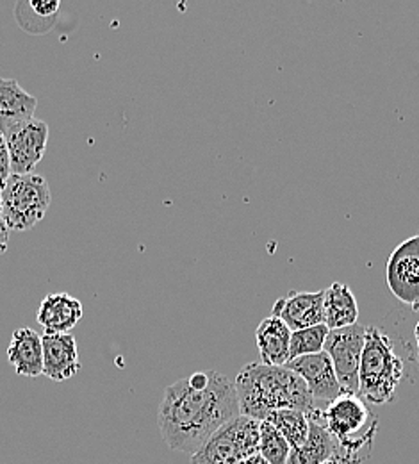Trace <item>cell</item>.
I'll return each mask as SVG.
<instances>
[{
  "label": "cell",
  "mask_w": 419,
  "mask_h": 464,
  "mask_svg": "<svg viewBox=\"0 0 419 464\" xmlns=\"http://www.w3.org/2000/svg\"><path fill=\"white\" fill-rule=\"evenodd\" d=\"M2 220L9 231L25 232L36 227L47 215L52 193L45 177L11 174L0 191Z\"/></svg>",
  "instance_id": "5b68a950"
},
{
  "label": "cell",
  "mask_w": 419,
  "mask_h": 464,
  "mask_svg": "<svg viewBox=\"0 0 419 464\" xmlns=\"http://www.w3.org/2000/svg\"><path fill=\"white\" fill-rule=\"evenodd\" d=\"M404 379V361L393 340L378 327H366L360 353L359 395L376 406L387 404Z\"/></svg>",
  "instance_id": "277c9868"
},
{
  "label": "cell",
  "mask_w": 419,
  "mask_h": 464,
  "mask_svg": "<svg viewBox=\"0 0 419 464\" xmlns=\"http://www.w3.org/2000/svg\"><path fill=\"white\" fill-rule=\"evenodd\" d=\"M11 177V163H9V152L4 136L0 134V191L5 186L7 179Z\"/></svg>",
  "instance_id": "603a6c76"
},
{
  "label": "cell",
  "mask_w": 419,
  "mask_h": 464,
  "mask_svg": "<svg viewBox=\"0 0 419 464\" xmlns=\"http://www.w3.org/2000/svg\"><path fill=\"white\" fill-rule=\"evenodd\" d=\"M364 336L366 327L356 324L330 331L323 347V352H327L332 361L339 386L347 395H359V364Z\"/></svg>",
  "instance_id": "52a82bcc"
},
{
  "label": "cell",
  "mask_w": 419,
  "mask_h": 464,
  "mask_svg": "<svg viewBox=\"0 0 419 464\" xmlns=\"http://www.w3.org/2000/svg\"><path fill=\"white\" fill-rule=\"evenodd\" d=\"M82 314L84 309L79 298L68 293H51L42 300L36 320L45 334H71Z\"/></svg>",
  "instance_id": "4fadbf2b"
},
{
  "label": "cell",
  "mask_w": 419,
  "mask_h": 464,
  "mask_svg": "<svg viewBox=\"0 0 419 464\" xmlns=\"http://www.w3.org/2000/svg\"><path fill=\"white\" fill-rule=\"evenodd\" d=\"M240 464H270L261 454H255V456H250V458H246L244 461H241Z\"/></svg>",
  "instance_id": "d4e9b609"
},
{
  "label": "cell",
  "mask_w": 419,
  "mask_h": 464,
  "mask_svg": "<svg viewBox=\"0 0 419 464\" xmlns=\"http://www.w3.org/2000/svg\"><path fill=\"white\" fill-rule=\"evenodd\" d=\"M291 372H295L300 379L307 384V390L316 402L330 404L338 397L343 395V390L339 386V381L336 377L334 366L327 352L303 355L299 359H293L286 364Z\"/></svg>",
  "instance_id": "30bf717a"
},
{
  "label": "cell",
  "mask_w": 419,
  "mask_h": 464,
  "mask_svg": "<svg viewBox=\"0 0 419 464\" xmlns=\"http://www.w3.org/2000/svg\"><path fill=\"white\" fill-rule=\"evenodd\" d=\"M7 245H9V229L5 227V224L0 217V256L7 250Z\"/></svg>",
  "instance_id": "cb8c5ba5"
},
{
  "label": "cell",
  "mask_w": 419,
  "mask_h": 464,
  "mask_svg": "<svg viewBox=\"0 0 419 464\" xmlns=\"http://www.w3.org/2000/svg\"><path fill=\"white\" fill-rule=\"evenodd\" d=\"M323 314L329 331L356 325L359 320V305L354 291L343 283H332L323 291Z\"/></svg>",
  "instance_id": "ac0fdd59"
},
{
  "label": "cell",
  "mask_w": 419,
  "mask_h": 464,
  "mask_svg": "<svg viewBox=\"0 0 419 464\" xmlns=\"http://www.w3.org/2000/svg\"><path fill=\"white\" fill-rule=\"evenodd\" d=\"M268 423H271L281 434L282 438L288 441V445L291 449H299L307 436H309V418L307 412L299 411V409H281V411H273L268 418Z\"/></svg>",
  "instance_id": "d6986e66"
},
{
  "label": "cell",
  "mask_w": 419,
  "mask_h": 464,
  "mask_svg": "<svg viewBox=\"0 0 419 464\" xmlns=\"http://www.w3.org/2000/svg\"><path fill=\"white\" fill-rule=\"evenodd\" d=\"M259 425L243 414L233 418L191 456V464H240L259 454Z\"/></svg>",
  "instance_id": "8992f818"
},
{
  "label": "cell",
  "mask_w": 419,
  "mask_h": 464,
  "mask_svg": "<svg viewBox=\"0 0 419 464\" xmlns=\"http://www.w3.org/2000/svg\"><path fill=\"white\" fill-rule=\"evenodd\" d=\"M38 99L29 95L16 79H0V134L11 127L33 120Z\"/></svg>",
  "instance_id": "e0dca14e"
},
{
  "label": "cell",
  "mask_w": 419,
  "mask_h": 464,
  "mask_svg": "<svg viewBox=\"0 0 419 464\" xmlns=\"http://www.w3.org/2000/svg\"><path fill=\"white\" fill-rule=\"evenodd\" d=\"M0 215H2V197H0Z\"/></svg>",
  "instance_id": "f1b7e54d"
},
{
  "label": "cell",
  "mask_w": 419,
  "mask_h": 464,
  "mask_svg": "<svg viewBox=\"0 0 419 464\" xmlns=\"http://www.w3.org/2000/svg\"><path fill=\"white\" fill-rule=\"evenodd\" d=\"M27 7L40 18H54L60 11V2L56 0H31Z\"/></svg>",
  "instance_id": "7402d4cb"
},
{
  "label": "cell",
  "mask_w": 419,
  "mask_h": 464,
  "mask_svg": "<svg viewBox=\"0 0 419 464\" xmlns=\"http://www.w3.org/2000/svg\"><path fill=\"white\" fill-rule=\"evenodd\" d=\"M413 309H414V311H416V313H419V302H418V304H416V305H413Z\"/></svg>",
  "instance_id": "83f0119b"
},
{
  "label": "cell",
  "mask_w": 419,
  "mask_h": 464,
  "mask_svg": "<svg viewBox=\"0 0 419 464\" xmlns=\"http://www.w3.org/2000/svg\"><path fill=\"white\" fill-rule=\"evenodd\" d=\"M329 327L325 324L301 329L291 333V342H290V359H299L303 355H312L323 352L327 336H329Z\"/></svg>",
  "instance_id": "44dd1931"
},
{
  "label": "cell",
  "mask_w": 419,
  "mask_h": 464,
  "mask_svg": "<svg viewBox=\"0 0 419 464\" xmlns=\"http://www.w3.org/2000/svg\"><path fill=\"white\" fill-rule=\"evenodd\" d=\"M240 414L264 421L273 411L299 409L310 412L316 404L307 384L286 366L250 362L243 366L234 381Z\"/></svg>",
  "instance_id": "7a4b0ae2"
},
{
  "label": "cell",
  "mask_w": 419,
  "mask_h": 464,
  "mask_svg": "<svg viewBox=\"0 0 419 464\" xmlns=\"http://www.w3.org/2000/svg\"><path fill=\"white\" fill-rule=\"evenodd\" d=\"M9 152L11 174H33L43 160L49 143V125L43 120L33 118L11 127L2 134Z\"/></svg>",
  "instance_id": "ba28073f"
},
{
  "label": "cell",
  "mask_w": 419,
  "mask_h": 464,
  "mask_svg": "<svg viewBox=\"0 0 419 464\" xmlns=\"http://www.w3.org/2000/svg\"><path fill=\"white\" fill-rule=\"evenodd\" d=\"M323 296V291H293L273 304L271 316L282 320L291 333L325 324Z\"/></svg>",
  "instance_id": "8fae6325"
},
{
  "label": "cell",
  "mask_w": 419,
  "mask_h": 464,
  "mask_svg": "<svg viewBox=\"0 0 419 464\" xmlns=\"http://www.w3.org/2000/svg\"><path fill=\"white\" fill-rule=\"evenodd\" d=\"M414 338H416V342H418L419 348V322L416 324V327H414Z\"/></svg>",
  "instance_id": "484cf974"
},
{
  "label": "cell",
  "mask_w": 419,
  "mask_h": 464,
  "mask_svg": "<svg viewBox=\"0 0 419 464\" xmlns=\"http://www.w3.org/2000/svg\"><path fill=\"white\" fill-rule=\"evenodd\" d=\"M43 375L54 382H64L81 370L77 342L73 334H43Z\"/></svg>",
  "instance_id": "7c38bea8"
},
{
  "label": "cell",
  "mask_w": 419,
  "mask_h": 464,
  "mask_svg": "<svg viewBox=\"0 0 419 464\" xmlns=\"http://www.w3.org/2000/svg\"><path fill=\"white\" fill-rule=\"evenodd\" d=\"M309 436L299 449H291L286 464H323L334 459V443L325 429L323 409L314 407L307 412Z\"/></svg>",
  "instance_id": "9a60e30c"
},
{
  "label": "cell",
  "mask_w": 419,
  "mask_h": 464,
  "mask_svg": "<svg viewBox=\"0 0 419 464\" xmlns=\"http://www.w3.org/2000/svg\"><path fill=\"white\" fill-rule=\"evenodd\" d=\"M255 340H257V348H259L262 364L286 366L291 361L290 359L291 331L277 316L270 314L257 325Z\"/></svg>",
  "instance_id": "2e32d148"
},
{
  "label": "cell",
  "mask_w": 419,
  "mask_h": 464,
  "mask_svg": "<svg viewBox=\"0 0 419 464\" xmlns=\"http://www.w3.org/2000/svg\"><path fill=\"white\" fill-rule=\"evenodd\" d=\"M7 359L14 372L22 377L34 379L43 375L42 336L29 327L16 329L7 348Z\"/></svg>",
  "instance_id": "5bb4252c"
},
{
  "label": "cell",
  "mask_w": 419,
  "mask_h": 464,
  "mask_svg": "<svg viewBox=\"0 0 419 464\" xmlns=\"http://www.w3.org/2000/svg\"><path fill=\"white\" fill-rule=\"evenodd\" d=\"M291 447L282 434L266 420L259 425V454L270 464H286Z\"/></svg>",
  "instance_id": "ffe728a7"
},
{
  "label": "cell",
  "mask_w": 419,
  "mask_h": 464,
  "mask_svg": "<svg viewBox=\"0 0 419 464\" xmlns=\"http://www.w3.org/2000/svg\"><path fill=\"white\" fill-rule=\"evenodd\" d=\"M386 281L391 293L411 307L419 302V234L402 241L389 256Z\"/></svg>",
  "instance_id": "9c48e42d"
},
{
  "label": "cell",
  "mask_w": 419,
  "mask_h": 464,
  "mask_svg": "<svg viewBox=\"0 0 419 464\" xmlns=\"http://www.w3.org/2000/svg\"><path fill=\"white\" fill-rule=\"evenodd\" d=\"M323 464H341L339 461H336V459H330V461H327V463Z\"/></svg>",
  "instance_id": "4316f807"
},
{
  "label": "cell",
  "mask_w": 419,
  "mask_h": 464,
  "mask_svg": "<svg viewBox=\"0 0 419 464\" xmlns=\"http://www.w3.org/2000/svg\"><path fill=\"white\" fill-rule=\"evenodd\" d=\"M240 416L234 382L205 370L167 388L159 406V432L170 450L195 454L222 425Z\"/></svg>",
  "instance_id": "6da1fadb"
},
{
  "label": "cell",
  "mask_w": 419,
  "mask_h": 464,
  "mask_svg": "<svg viewBox=\"0 0 419 464\" xmlns=\"http://www.w3.org/2000/svg\"><path fill=\"white\" fill-rule=\"evenodd\" d=\"M325 429L334 443V459L341 464H362L369 459L378 418L360 395L343 393L323 409Z\"/></svg>",
  "instance_id": "3957f363"
}]
</instances>
